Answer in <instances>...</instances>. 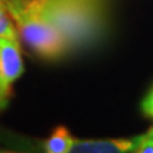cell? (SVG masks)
I'll return each instance as SVG.
<instances>
[{
    "instance_id": "6da1fadb",
    "label": "cell",
    "mask_w": 153,
    "mask_h": 153,
    "mask_svg": "<svg viewBox=\"0 0 153 153\" xmlns=\"http://www.w3.org/2000/svg\"><path fill=\"white\" fill-rule=\"evenodd\" d=\"M41 9L70 48L88 45L102 31L104 22L98 0H43Z\"/></svg>"
},
{
    "instance_id": "7a4b0ae2",
    "label": "cell",
    "mask_w": 153,
    "mask_h": 153,
    "mask_svg": "<svg viewBox=\"0 0 153 153\" xmlns=\"http://www.w3.org/2000/svg\"><path fill=\"white\" fill-rule=\"evenodd\" d=\"M17 28L19 37L43 58H58L70 50L58 28L51 23L40 3L17 4L0 0Z\"/></svg>"
},
{
    "instance_id": "3957f363",
    "label": "cell",
    "mask_w": 153,
    "mask_h": 153,
    "mask_svg": "<svg viewBox=\"0 0 153 153\" xmlns=\"http://www.w3.org/2000/svg\"><path fill=\"white\" fill-rule=\"evenodd\" d=\"M0 74L7 89L23 74V61L19 38L0 37Z\"/></svg>"
},
{
    "instance_id": "277c9868",
    "label": "cell",
    "mask_w": 153,
    "mask_h": 153,
    "mask_svg": "<svg viewBox=\"0 0 153 153\" xmlns=\"http://www.w3.org/2000/svg\"><path fill=\"white\" fill-rule=\"evenodd\" d=\"M133 137L132 139H101V140H81L74 139L71 152L78 153H120L132 152Z\"/></svg>"
},
{
    "instance_id": "5b68a950",
    "label": "cell",
    "mask_w": 153,
    "mask_h": 153,
    "mask_svg": "<svg viewBox=\"0 0 153 153\" xmlns=\"http://www.w3.org/2000/svg\"><path fill=\"white\" fill-rule=\"evenodd\" d=\"M74 137L65 126L55 128L48 139L44 142V150L48 153H67L71 152Z\"/></svg>"
},
{
    "instance_id": "8992f818",
    "label": "cell",
    "mask_w": 153,
    "mask_h": 153,
    "mask_svg": "<svg viewBox=\"0 0 153 153\" xmlns=\"http://www.w3.org/2000/svg\"><path fill=\"white\" fill-rule=\"evenodd\" d=\"M0 37H10V38H19L17 28L14 23L6 11L3 4L0 3Z\"/></svg>"
},
{
    "instance_id": "52a82bcc",
    "label": "cell",
    "mask_w": 153,
    "mask_h": 153,
    "mask_svg": "<svg viewBox=\"0 0 153 153\" xmlns=\"http://www.w3.org/2000/svg\"><path fill=\"white\" fill-rule=\"evenodd\" d=\"M132 152L136 153H153V136L149 131L143 135L133 137V148Z\"/></svg>"
},
{
    "instance_id": "ba28073f",
    "label": "cell",
    "mask_w": 153,
    "mask_h": 153,
    "mask_svg": "<svg viewBox=\"0 0 153 153\" xmlns=\"http://www.w3.org/2000/svg\"><path fill=\"white\" fill-rule=\"evenodd\" d=\"M140 109L148 118H153V87L149 89L148 94L145 95V98L142 99Z\"/></svg>"
},
{
    "instance_id": "9c48e42d",
    "label": "cell",
    "mask_w": 153,
    "mask_h": 153,
    "mask_svg": "<svg viewBox=\"0 0 153 153\" xmlns=\"http://www.w3.org/2000/svg\"><path fill=\"white\" fill-rule=\"evenodd\" d=\"M9 92H10V89L6 88L4 82H3V78H1V74H0V109H1L6 105V102H7Z\"/></svg>"
},
{
    "instance_id": "30bf717a",
    "label": "cell",
    "mask_w": 153,
    "mask_h": 153,
    "mask_svg": "<svg viewBox=\"0 0 153 153\" xmlns=\"http://www.w3.org/2000/svg\"><path fill=\"white\" fill-rule=\"evenodd\" d=\"M13 3H17V4H31V3H40L43 0H10Z\"/></svg>"
},
{
    "instance_id": "8fae6325",
    "label": "cell",
    "mask_w": 153,
    "mask_h": 153,
    "mask_svg": "<svg viewBox=\"0 0 153 153\" xmlns=\"http://www.w3.org/2000/svg\"><path fill=\"white\" fill-rule=\"evenodd\" d=\"M149 133H150V135H152V136H153V126H152V128H150V129H149Z\"/></svg>"
}]
</instances>
